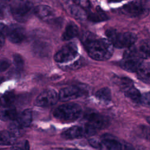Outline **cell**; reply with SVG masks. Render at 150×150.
<instances>
[{"instance_id":"1","label":"cell","mask_w":150,"mask_h":150,"mask_svg":"<svg viewBox=\"0 0 150 150\" xmlns=\"http://www.w3.org/2000/svg\"><path fill=\"white\" fill-rule=\"evenodd\" d=\"M83 42L88 55L96 60H107L113 53L114 47L107 39L97 38L89 33L84 36Z\"/></svg>"},{"instance_id":"2","label":"cell","mask_w":150,"mask_h":150,"mask_svg":"<svg viewBox=\"0 0 150 150\" xmlns=\"http://www.w3.org/2000/svg\"><path fill=\"white\" fill-rule=\"evenodd\" d=\"M88 142L92 147L98 150H134L129 144L123 143L109 135H105L101 139L91 138Z\"/></svg>"},{"instance_id":"3","label":"cell","mask_w":150,"mask_h":150,"mask_svg":"<svg viewBox=\"0 0 150 150\" xmlns=\"http://www.w3.org/2000/svg\"><path fill=\"white\" fill-rule=\"evenodd\" d=\"M105 35L113 47L117 48H129L133 46L137 40V36L134 33L120 32L114 29H107Z\"/></svg>"},{"instance_id":"4","label":"cell","mask_w":150,"mask_h":150,"mask_svg":"<svg viewBox=\"0 0 150 150\" xmlns=\"http://www.w3.org/2000/svg\"><path fill=\"white\" fill-rule=\"evenodd\" d=\"M82 112L81 106L76 103H66L57 107L53 111V116L62 121L72 122L79 118Z\"/></svg>"},{"instance_id":"5","label":"cell","mask_w":150,"mask_h":150,"mask_svg":"<svg viewBox=\"0 0 150 150\" xmlns=\"http://www.w3.org/2000/svg\"><path fill=\"white\" fill-rule=\"evenodd\" d=\"M143 60L138 55L136 47L132 46L125 51L120 62V66L129 72L137 71L143 63Z\"/></svg>"},{"instance_id":"6","label":"cell","mask_w":150,"mask_h":150,"mask_svg":"<svg viewBox=\"0 0 150 150\" xmlns=\"http://www.w3.org/2000/svg\"><path fill=\"white\" fill-rule=\"evenodd\" d=\"M33 4L29 1H16L11 5L13 18L19 22L27 21L33 13Z\"/></svg>"},{"instance_id":"7","label":"cell","mask_w":150,"mask_h":150,"mask_svg":"<svg viewBox=\"0 0 150 150\" xmlns=\"http://www.w3.org/2000/svg\"><path fill=\"white\" fill-rule=\"evenodd\" d=\"M78 55V47L74 42H70L63 46L54 56V59L59 63H66L74 60Z\"/></svg>"},{"instance_id":"8","label":"cell","mask_w":150,"mask_h":150,"mask_svg":"<svg viewBox=\"0 0 150 150\" xmlns=\"http://www.w3.org/2000/svg\"><path fill=\"white\" fill-rule=\"evenodd\" d=\"M96 133V131L88 127L86 125L81 126H73L67 129L64 131L61 136L63 138L66 139H78L82 137H90Z\"/></svg>"},{"instance_id":"9","label":"cell","mask_w":150,"mask_h":150,"mask_svg":"<svg viewBox=\"0 0 150 150\" xmlns=\"http://www.w3.org/2000/svg\"><path fill=\"white\" fill-rule=\"evenodd\" d=\"M86 122L85 125L97 131L105 128L108 126L109 120L107 117L97 112H91L86 117Z\"/></svg>"},{"instance_id":"10","label":"cell","mask_w":150,"mask_h":150,"mask_svg":"<svg viewBox=\"0 0 150 150\" xmlns=\"http://www.w3.org/2000/svg\"><path fill=\"white\" fill-rule=\"evenodd\" d=\"M146 9L145 1H134L124 5L121 8V11L126 15L135 17L145 13Z\"/></svg>"},{"instance_id":"11","label":"cell","mask_w":150,"mask_h":150,"mask_svg":"<svg viewBox=\"0 0 150 150\" xmlns=\"http://www.w3.org/2000/svg\"><path fill=\"white\" fill-rule=\"evenodd\" d=\"M59 99L57 93L53 89L43 91L36 98L35 105L39 107H49L54 105Z\"/></svg>"},{"instance_id":"12","label":"cell","mask_w":150,"mask_h":150,"mask_svg":"<svg viewBox=\"0 0 150 150\" xmlns=\"http://www.w3.org/2000/svg\"><path fill=\"white\" fill-rule=\"evenodd\" d=\"M85 94V91L76 86H71L62 88L58 94L59 99L62 101H67L79 98Z\"/></svg>"},{"instance_id":"13","label":"cell","mask_w":150,"mask_h":150,"mask_svg":"<svg viewBox=\"0 0 150 150\" xmlns=\"http://www.w3.org/2000/svg\"><path fill=\"white\" fill-rule=\"evenodd\" d=\"M6 32L9 40L13 43L22 42L26 37L25 29L18 25H13L7 28Z\"/></svg>"},{"instance_id":"14","label":"cell","mask_w":150,"mask_h":150,"mask_svg":"<svg viewBox=\"0 0 150 150\" xmlns=\"http://www.w3.org/2000/svg\"><path fill=\"white\" fill-rule=\"evenodd\" d=\"M33 13L40 19L48 22L52 21L54 16L53 9L49 6L40 5L34 8Z\"/></svg>"},{"instance_id":"15","label":"cell","mask_w":150,"mask_h":150,"mask_svg":"<svg viewBox=\"0 0 150 150\" xmlns=\"http://www.w3.org/2000/svg\"><path fill=\"white\" fill-rule=\"evenodd\" d=\"M32 121V112L30 109H26L18 115L13 121L21 128L25 129L30 125Z\"/></svg>"},{"instance_id":"16","label":"cell","mask_w":150,"mask_h":150,"mask_svg":"<svg viewBox=\"0 0 150 150\" xmlns=\"http://www.w3.org/2000/svg\"><path fill=\"white\" fill-rule=\"evenodd\" d=\"M17 115L16 108L12 105L0 108V119L3 121H13Z\"/></svg>"},{"instance_id":"17","label":"cell","mask_w":150,"mask_h":150,"mask_svg":"<svg viewBox=\"0 0 150 150\" xmlns=\"http://www.w3.org/2000/svg\"><path fill=\"white\" fill-rule=\"evenodd\" d=\"M79 34V27L74 22H71L67 24L65 30L62 34V39L64 41L69 40L76 36Z\"/></svg>"},{"instance_id":"18","label":"cell","mask_w":150,"mask_h":150,"mask_svg":"<svg viewBox=\"0 0 150 150\" xmlns=\"http://www.w3.org/2000/svg\"><path fill=\"white\" fill-rule=\"evenodd\" d=\"M17 137L9 130L2 131L0 132V145L8 146L12 145L16 142Z\"/></svg>"},{"instance_id":"19","label":"cell","mask_w":150,"mask_h":150,"mask_svg":"<svg viewBox=\"0 0 150 150\" xmlns=\"http://www.w3.org/2000/svg\"><path fill=\"white\" fill-rule=\"evenodd\" d=\"M137 76L138 79L146 83H149L150 79V68H149V63H144L141 64L139 68L137 71Z\"/></svg>"},{"instance_id":"20","label":"cell","mask_w":150,"mask_h":150,"mask_svg":"<svg viewBox=\"0 0 150 150\" xmlns=\"http://www.w3.org/2000/svg\"><path fill=\"white\" fill-rule=\"evenodd\" d=\"M123 91L124 92L125 96L132 101L136 103H139L140 102L141 94L139 91L135 88L133 84L124 89Z\"/></svg>"},{"instance_id":"21","label":"cell","mask_w":150,"mask_h":150,"mask_svg":"<svg viewBox=\"0 0 150 150\" xmlns=\"http://www.w3.org/2000/svg\"><path fill=\"white\" fill-rule=\"evenodd\" d=\"M68 9L70 15L77 19H84L86 16L84 9L75 2L74 4H70Z\"/></svg>"},{"instance_id":"22","label":"cell","mask_w":150,"mask_h":150,"mask_svg":"<svg viewBox=\"0 0 150 150\" xmlns=\"http://www.w3.org/2000/svg\"><path fill=\"white\" fill-rule=\"evenodd\" d=\"M138 55L143 60L149 57V42L148 40H144L140 42L138 47H135Z\"/></svg>"},{"instance_id":"23","label":"cell","mask_w":150,"mask_h":150,"mask_svg":"<svg viewBox=\"0 0 150 150\" xmlns=\"http://www.w3.org/2000/svg\"><path fill=\"white\" fill-rule=\"evenodd\" d=\"M97 99L104 103H108L111 100V93L109 88L104 87L98 90L96 93Z\"/></svg>"},{"instance_id":"24","label":"cell","mask_w":150,"mask_h":150,"mask_svg":"<svg viewBox=\"0 0 150 150\" xmlns=\"http://www.w3.org/2000/svg\"><path fill=\"white\" fill-rule=\"evenodd\" d=\"M88 16V19L94 22L104 21L108 19L107 16L101 11V9H98V7L97 8L96 12L90 13Z\"/></svg>"},{"instance_id":"25","label":"cell","mask_w":150,"mask_h":150,"mask_svg":"<svg viewBox=\"0 0 150 150\" xmlns=\"http://www.w3.org/2000/svg\"><path fill=\"white\" fill-rule=\"evenodd\" d=\"M15 99V96L12 91H8L1 97V107H8L12 105Z\"/></svg>"},{"instance_id":"26","label":"cell","mask_w":150,"mask_h":150,"mask_svg":"<svg viewBox=\"0 0 150 150\" xmlns=\"http://www.w3.org/2000/svg\"><path fill=\"white\" fill-rule=\"evenodd\" d=\"M11 150H30L29 142L27 140L16 142L12 145Z\"/></svg>"},{"instance_id":"27","label":"cell","mask_w":150,"mask_h":150,"mask_svg":"<svg viewBox=\"0 0 150 150\" xmlns=\"http://www.w3.org/2000/svg\"><path fill=\"white\" fill-rule=\"evenodd\" d=\"M13 63L17 70H22L24 66V60L22 56L18 53L13 55Z\"/></svg>"},{"instance_id":"28","label":"cell","mask_w":150,"mask_h":150,"mask_svg":"<svg viewBox=\"0 0 150 150\" xmlns=\"http://www.w3.org/2000/svg\"><path fill=\"white\" fill-rule=\"evenodd\" d=\"M140 103H141L144 106L149 107L150 104V97L149 93H146L144 94L143 95H141V99H140Z\"/></svg>"},{"instance_id":"29","label":"cell","mask_w":150,"mask_h":150,"mask_svg":"<svg viewBox=\"0 0 150 150\" xmlns=\"http://www.w3.org/2000/svg\"><path fill=\"white\" fill-rule=\"evenodd\" d=\"M11 63L6 59H0V71L6 70L10 66Z\"/></svg>"},{"instance_id":"30","label":"cell","mask_w":150,"mask_h":150,"mask_svg":"<svg viewBox=\"0 0 150 150\" xmlns=\"http://www.w3.org/2000/svg\"><path fill=\"white\" fill-rule=\"evenodd\" d=\"M81 65V62L80 60H77L74 62V63H71V64H69L68 66H67V69L69 70H74L79 68Z\"/></svg>"},{"instance_id":"31","label":"cell","mask_w":150,"mask_h":150,"mask_svg":"<svg viewBox=\"0 0 150 150\" xmlns=\"http://www.w3.org/2000/svg\"><path fill=\"white\" fill-rule=\"evenodd\" d=\"M6 27L2 22H0V36L4 35V33L6 32Z\"/></svg>"},{"instance_id":"32","label":"cell","mask_w":150,"mask_h":150,"mask_svg":"<svg viewBox=\"0 0 150 150\" xmlns=\"http://www.w3.org/2000/svg\"><path fill=\"white\" fill-rule=\"evenodd\" d=\"M5 44V38L4 35L0 36V47H2Z\"/></svg>"},{"instance_id":"33","label":"cell","mask_w":150,"mask_h":150,"mask_svg":"<svg viewBox=\"0 0 150 150\" xmlns=\"http://www.w3.org/2000/svg\"><path fill=\"white\" fill-rule=\"evenodd\" d=\"M4 15V9H3V6L1 4H0V18L2 17Z\"/></svg>"},{"instance_id":"34","label":"cell","mask_w":150,"mask_h":150,"mask_svg":"<svg viewBox=\"0 0 150 150\" xmlns=\"http://www.w3.org/2000/svg\"><path fill=\"white\" fill-rule=\"evenodd\" d=\"M66 150H81V149H75V148H68Z\"/></svg>"},{"instance_id":"35","label":"cell","mask_w":150,"mask_h":150,"mask_svg":"<svg viewBox=\"0 0 150 150\" xmlns=\"http://www.w3.org/2000/svg\"><path fill=\"white\" fill-rule=\"evenodd\" d=\"M1 107V97H0V107Z\"/></svg>"}]
</instances>
